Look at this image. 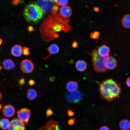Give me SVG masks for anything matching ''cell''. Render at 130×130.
I'll list each match as a JSON object with an SVG mask.
<instances>
[{"label": "cell", "mask_w": 130, "mask_h": 130, "mask_svg": "<svg viewBox=\"0 0 130 130\" xmlns=\"http://www.w3.org/2000/svg\"><path fill=\"white\" fill-rule=\"evenodd\" d=\"M75 119L74 118L69 119L68 121V124L70 125H72L75 123Z\"/></svg>", "instance_id": "cell-29"}, {"label": "cell", "mask_w": 130, "mask_h": 130, "mask_svg": "<svg viewBox=\"0 0 130 130\" xmlns=\"http://www.w3.org/2000/svg\"><path fill=\"white\" fill-rule=\"evenodd\" d=\"M2 69V66L0 65V71H1Z\"/></svg>", "instance_id": "cell-43"}, {"label": "cell", "mask_w": 130, "mask_h": 130, "mask_svg": "<svg viewBox=\"0 0 130 130\" xmlns=\"http://www.w3.org/2000/svg\"><path fill=\"white\" fill-rule=\"evenodd\" d=\"M68 0H57V3L59 6H65L68 3Z\"/></svg>", "instance_id": "cell-27"}, {"label": "cell", "mask_w": 130, "mask_h": 130, "mask_svg": "<svg viewBox=\"0 0 130 130\" xmlns=\"http://www.w3.org/2000/svg\"><path fill=\"white\" fill-rule=\"evenodd\" d=\"M19 1L18 0H13L12 2V4L13 5L16 6L18 4Z\"/></svg>", "instance_id": "cell-33"}, {"label": "cell", "mask_w": 130, "mask_h": 130, "mask_svg": "<svg viewBox=\"0 0 130 130\" xmlns=\"http://www.w3.org/2000/svg\"><path fill=\"white\" fill-rule=\"evenodd\" d=\"M98 51L100 55L102 56H105L109 55L110 48L105 45L103 44L99 48Z\"/></svg>", "instance_id": "cell-19"}, {"label": "cell", "mask_w": 130, "mask_h": 130, "mask_svg": "<svg viewBox=\"0 0 130 130\" xmlns=\"http://www.w3.org/2000/svg\"><path fill=\"white\" fill-rule=\"evenodd\" d=\"M72 46L74 48H75L77 47L78 46V43L75 40L72 43Z\"/></svg>", "instance_id": "cell-35"}, {"label": "cell", "mask_w": 130, "mask_h": 130, "mask_svg": "<svg viewBox=\"0 0 130 130\" xmlns=\"http://www.w3.org/2000/svg\"><path fill=\"white\" fill-rule=\"evenodd\" d=\"M130 15L129 14H126L124 16L122 22L124 26L127 28H130Z\"/></svg>", "instance_id": "cell-23"}, {"label": "cell", "mask_w": 130, "mask_h": 130, "mask_svg": "<svg viewBox=\"0 0 130 130\" xmlns=\"http://www.w3.org/2000/svg\"><path fill=\"white\" fill-rule=\"evenodd\" d=\"M119 126L122 130H129L130 127V122L127 119L123 120L120 122Z\"/></svg>", "instance_id": "cell-22"}, {"label": "cell", "mask_w": 130, "mask_h": 130, "mask_svg": "<svg viewBox=\"0 0 130 130\" xmlns=\"http://www.w3.org/2000/svg\"><path fill=\"white\" fill-rule=\"evenodd\" d=\"M23 49L21 46L16 45L13 46L11 50V54L14 56L18 57L21 56L22 53Z\"/></svg>", "instance_id": "cell-14"}, {"label": "cell", "mask_w": 130, "mask_h": 130, "mask_svg": "<svg viewBox=\"0 0 130 130\" xmlns=\"http://www.w3.org/2000/svg\"><path fill=\"white\" fill-rule=\"evenodd\" d=\"M2 39H0V46L1 45L2 42Z\"/></svg>", "instance_id": "cell-42"}, {"label": "cell", "mask_w": 130, "mask_h": 130, "mask_svg": "<svg viewBox=\"0 0 130 130\" xmlns=\"http://www.w3.org/2000/svg\"><path fill=\"white\" fill-rule=\"evenodd\" d=\"M58 122L51 119L47 122L46 124L40 128L39 130H56Z\"/></svg>", "instance_id": "cell-12"}, {"label": "cell", "mask_w": 130, "mask_h": 130, "mask_svg": "<svg viewBox=\"0 0 130 130\" xmlns=\"http://www.w3.org/2000/svg\"><path fill=\"white\" fill-rule=\"evenodd\" d=\"M2 64L4 68L7 70H13L15 67V65L14 62L10 58L4 60Z\"/></svg>", "instance_id": "cell-15"}, {"label": "cell", "mask_w": 130, "mask_h": 130, "mask_svg": "<svg viewBox=\"0 0 130 130\" xmlns=\"http://www.w3.org/2000/svg\"><path fill=\"white\" fill-rule=\"evenodd\" d=\"M130 77H129L128 78L126 81V83L127 85V86L130 87Z\"/></svg>", "instance_id": "cell-36"}, {"label": "cell", "mask_w": 130, "mask_h": 130, "mask_svg": "<svg viewBox=\"0 0 130 130\" xmlns=\"http://www.w3.org/2000/svg\"><path fill=\"white\" fill-rule=\"evenodd\" d=\"M2 98V95L1 92L0 91V101Z\"/></svg>", "instance_id": "cell-41"}, {"label": "cell", "mask_w": 130, "mask_h": 130, "mask_svg": "<svg viewBox=\"0 0 130 130\" xmlns=\"http://www.w3.org/2000/svg\"><path fill=\"white\" fill-rule=\"evenodd\" d=\"M22 49V53L24 55L28 56L31 53L29 52V49L28 47H23Z\"/></svg>", "instance_id": "cell-26"}, {"label": "cell", "mask_w": 130, "mask_h": 130, "mask_svg": "<svg viewBox=\"0 0 130 130\" xmlns=\"http://www.w3.org/2000/svg\"><path fill=\"white\" fill-rule=\"evenodd\" d=\"M60 14L63 17L68 18L72 14V10L71 8L67 6H63L60 8Z\"/></svg>", "instance_id": "cell-13"}, {"label": "cell", "mask_w": 130, "mask_h": 130, "mask_svg": "<svg viewBox=\"0 0 130 130\" xmlns=\"http://www.w3.org/2000/svg\"><path fill=\"white\" fill-rule=\"evenodd\" d=\"M51 3H56L57 2V0H49Z\"/></svg>", "instance_id": "cell-40"}, {"label": "cell", "mask_w": 130, "mask_h": 130, "mask_svg": "<svg viewBox=\"0 0 130 130\" xmlns=\"http://www.w3.org/2000/svg\"><path fill=\"white\" fill-rule=\"evenodd\" d=\"M117 62L116 59L114 57L109 56L105 60V64L107 68L112 70L117 66Z\"/></svg>", "instance_id": "cell-11"}, {"label": "cell", "mask_w": 130, "mask_h": 130, "mask_svg": "<svg viewBox=\"0 0 130 130\" xmlns=\"http://www.w3.org/2000/svg\"><path fill=\"white\" fill-rule=\"evenodd\" d=\"M28 84L29 85L32 86L35 84V82L33 80L31 79L28 82Z\"/></svg>", "instance_id": "cell-32"}, {"label": "cell", "mask_w": 130, "mask_h": 130, "mask_svg": "<svg viewBox=\"0 0 130 130\" xmlns=\"http://www.w3.org/2000/svg\"><path fill=\"white\" fill-rule=\"evenodd\" d=\"M25 124L18 118L12 119L7 130H26Z\"/></svg>", "instance_id": "cell-8"}, {"label": "cell", "mask_w": 130, "mask_h": 130, "mask_svg": "<svg viewBox=\"0 0 130 130\" xmlns=\"http://www.w3.org/2000/svg\"><path fill=\"white\" fill-rule=\"evenodd\" d=\"M83 95L79 91L67 94L65 98L67 101L70 103H76L79 102L82 99Z\"/></svg>", "instance_id": "cell-6"}, {"label": "cell", "mask_w": 130, "mask_h": 130, "mask_svg": "<svg viewBox=\"0 0 130 130\" xmlns=\"http://www.w3.org/2000/svg\"><path fill=\"white\" fill-rule=\"evenodd\" d=\"M87 64L84 60H79L76 62L75 66L76 69L78 71L82 72L84 71L86 69Z\"/></svg>", "instance_id": "cell-18"}, {"label": "cell", "mask_w": 130, "mask_h": 130, "mask_svg": "<svg viewBox=\"0 0 130 130\" xmlns=\"http://www.w3.org/2000/svg\"><path fill=\"white\" fill-rule=\"evenodd\" d=\"M28 29L30 32H31L34 30V28L32 26H29L28 27Z\"/></svg>", "instance_id": "cell-37"}, {"label": "cell", "mask_w": 130, "mask_h": 130, "mask_svg": "<svg viewBox=\"0 0 130 130\" xmlns=\"http://www.w3.org/2000/svg\"><path fill=\"white\" fill-rule=\"evenodd\" d=\"M2 107V106L1 104H0V110L1 109Z\"/></svg>", "instance_id": "cell-44"}, {"label": "cell", "mask_w": 130, "mask_h": 130, "mask_svg": "<svg viewBox=\"0 0 130 130\" xmlns=\"http://www.w3.org/2000/svg\"><path fill=\"white\" fill-rule=\"evenodd\" d=\"M99 91L101 96L103 99L111 101L119 97L121 89L119 83L113 79L110 78L101 82Z\"/></svg>", "instance_id": "cell-2"}, {"label": "cell", "mask_w": 130, "mask_h": 130, "mask_svg": "<svg viewBox=\"0 0 130 130\" xmlns=\"http://www.w3.org/2000/svg\"><path fill=\"white\" fill-rule=\"evenodd\" d=\"M10 122L9 120L6 118H2L0 120V127L4 130L8 129L9 126Z\"/></svg>", "instance_id": "cell-21"}, {"label": "cell", "mask_w": 130, "mask_h": 130, "mask_svg": "<svg viewBox=\"0 0 130 130\" xmlns=\"http://www.w3.org/2000/svg\"></svg>", "instance_id": "cell-45"}, {"label": "cell", "mask_w": 130, "mask_h": 130, "mask_svg": "<svg viewBox=\"0 0 130 130\" xmlns=\"http://www.w3.org/2000/svg\"><path fill=\"white\" fill-rule=\"evenodd\" d=\"M47 50L49 54L45 57H42L44 59L47 58L52 54L57 53L59 51V49L58 46L56 45L52 44L49 47L47 48Z\"/></svg>", "instance_id": "cell-16"}, {"label": "cell", "mask_w": 130, "mask_h": 130, "mask_svg": "<svg viewBox=\"0 0 130 130\" xmlns=\"http://www.w3.org/2000/svg\"><path fill=\"white\" fill-rule=\"evenodd\" d=\"M49 80L51 82H53L55 80V78L53 76H51L49 78Z\"/></svg>", "instance_id": "cell-38"}, {"label": "cell", "mask_w": 130, "mask_h": 130, "mask_svg": "<svg viewBox=\"0 0 130 130\" xmlns=\"http://www.w3.org/2000/svg\"><path fill=\"white\" fill-rule=\"evenodd\" d=\"M18 83L19 84L21 85H23L25 83V80L23 78H20L19 80Z\"/></svg>", "instance_id": "cell-30"}, {"label": "cell", "mask_w": 130, "mask_h": 130, "mask_svg": "<svg viewBox=\"0 0 130 130\" xmlns=\"http://www.w3.org/2000/svg\"><path fill=\"white\" fill-rule=\"evenodd\" d=\"M37 5L43 11L48 13L52 7L51 3L48 0H39L37 1Z\"/></svg>", "instance_id": "cell-9"}, {"label": "cell", "mask_w": 130, "mask_h": 130, "mask_svg": "<svg viewBox=\"0 0 130 130\" xmlns=\"http://www.w3.org/2000/svg\"><path fill=\"white\" fill-rule=\"evenodd\" d=\"M2 112L4 115L6 117H10L14 115L15 110L14 107L10 104H7L3 108Z\"/></svg>", "instance_id": "cell-10"}, {"label": "cell", "mask_w": 130, "mask_h": 130, "mask_svg": "<svg viewBox=\"0 0 130 130\" xmlns=\"http://www.w3.org/2000/svg\"><path fill=\"white\" fill-rule=\"evenodd\" d=\"M69 20L62 18L58 13L49 14L42 23L39 28L41 36L48 42L58 36L57 33L61 31L67 32L71 29L68 24Z\"/></svg>", "instance_id": "cell-1"}, {"label": "cell", "mask_w": 130, "mask_h": 130, "mask_svg": "<svg viewBox=\"0 0 130 130\" xmlns=\"http://www.w3.org/2000/svg\"><path fill=\"white\" fill-rule=\"evenodd\" d=\"M67 113L68 115L70 117H71L74 115V113L71 110H68L67 111Z\"/></svg>", "instance_id": "cell-31"}, {"label": "cell", "mask_w": 130, "mask_h": 130, "mask_svg": "<svg viewBox=\"0 0 130 130\" xmlns=\"http://www.w3.org/2000/svg\"><path fill=\"white\" fill-rule=\"evenodd\" d=\"M17 113L18 118L25 125H27L31 116L30 110L27 108H23L18 110Z\"/></svg>", "instance_id": "cell-5"}, {"label": "cell", "mask_w": 130, "mask_h": 130, "mask_svg": "<svg viewBox=\"0 0 130 130\" xmlns=\"http://www.w3.org/2000/svg\"><path fill=\"white\" fill-rule=\"evenodd\" d=\"M98 130H110L108 127L104 126L101 127Z\"/></svg>", "instance_id": "cell-34"}, {"label": "cell", "mask_w": 130, "mask_h": 130, "mask_svg": "<svg viewBox=\"0 0 130 130\" xmlns=\"http://www.w3.org/2000/svg\"><path fill=\"white\" fill-rule=\"evenodd\" d=\"M100 32L97 31L92 32L90 34V36L92 39H96L98 38Z\"/></svg>", "instance_id": "cell-25"}, {"label": "cell", "mask_w": 130, "mask_h": 130, "mask_svg": "<svg viewBox=\"0 0 130 130\" xmlns=\"http://www.w3.org/2000/svg\"><path fill=\"white\" fill-rule=\"evenodd\" d=\"M24 13L27 21L36 22L41 18L44 12L37 5L31 4L26 6Z\"/></svg>", "instance_id": "cell-3"}, {"label": "cell", "mask_w": 130, "mask_h": 130, "mask_svg": "<svg viewBox=\"0 0 130 130\" xmlns=\"http://www.w3.org/2000/svg\"><path fill=\"white\" fill-rule=\"evenodd\" d=\"M26 95L29 100H33L37 97L38 93L37 91L34 89L29 88L27 90Z\"/></svg>", "instance_id": "cell-20"}, {"label": "cell", "mask_w": 130, "mask_h": 130, "mask_svg": "<svg viewBox=\"0 0 130 130\" xmlns=\"http://www.w3.org/2000/svg\"><path fill=\"white\" fill-rule=\"evenodd\" d=\"M89 54L91 57V61L94 70L97 72H102L106 71L107 68L105 64L106 59L109 56L108 55L102 56L98 54V50L94 49Z\"/></svg>", "instance_id": "cell-4"}, {"label": "cell", "mask_w": 130, "mask_h": 130, "mask_svg": "<svg viewBox=\"0 0 130 130\" xmlns=\"http://www.w3.org/2000/svg\"><path fill=\"white\" fill-rule=\"evenodd\" d=\"M78 87V83L76 81H70L68 82L66 84L67 90L70 92L76 91Z\"/></svg>", "instance_id": "cell-17"}, {"label": "cell", "mask_w": 130, "mask_h": 130, "mask_svg": "<svg viewBox=\"0 0 130 130\" xmlns=\"http://www.w3.org/2000/svg\"><path fill=\"white\" fill-rule=\"evenodd\" d=\"M59 9L58 6L56 4H54L52 7L51 11L52 14H55L57 13Z\"/></svg>", "instance_id": "cell-24"}, {"label": "cell", "mask_w": 130, "mask_h": 130, "mask_svg": "<svg viewBox=\"0 0 130 130\" xmlns=\"http://www.w3.org/2000/svg\"><path fill=\"white\" fill-rule=\"evenodd\" d=\"M93 9L95 12H97L99 11V8L98 7H94Z\"/></svg>", "instance_id": "cell-39"}, {"label": "cell", "mask_w": 130, "mask_h": 130, "mask_svg": "<svg viewBox=\"0 0 130 130\" xmlns=\"http://www.w3.org/2000/svg\"><path fill=\"white\" fill-rule=\"evenodd\" d=\"M53 114L52 110L50 108L48 109L46 111V114L47 117H49Z\"/></svg>", "instance_id": "cell-28"}, {"label": "cell", "mask_w": 130, "mask_h": 130, "mask_svg": "<svg viewBox=\"0 0 130 130\" xmlns=\"http://www.w3.org/2000/svg\"><path fill=\"white\" fill-rule=\"evenodd\" d=\"M20 67L22 72L26 73H31L33 71L34 67L32 62L27 59L22 61L20 63Z\"/></svg>", "instance_id": "cell-7"}]
</instances>
